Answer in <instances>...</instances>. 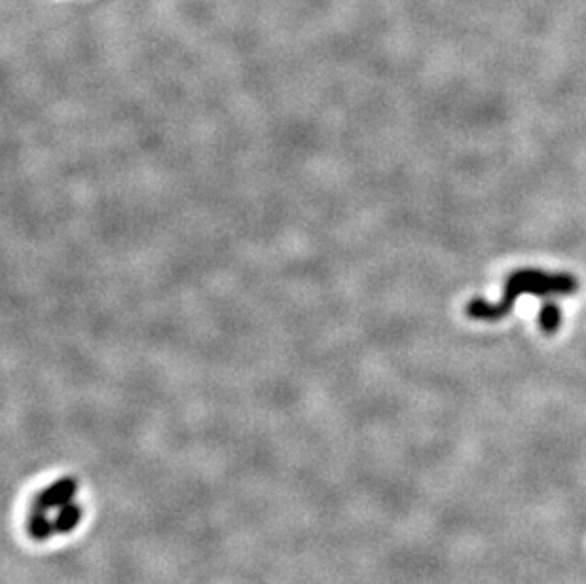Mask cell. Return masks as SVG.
Segmentation results:
<instances>
[{
    "mask_svg": "<svg viewBox=\"0 0 586 584\" xmlns=\"http://www.w3.org/2000/svg\"><path fill=\"white\" fill-rule=\"evenodd\" d=\"M579 289V281L571 274H549L543 270H518L507 277L505 291L499 302L473 300L467 306V315L478 321H497L509 315L514 302L524 296H569Z\"/></svg>",
    "mask_w": 586,
    "mask_h": 584,
    "instance_id": "obj_1",
    "label": "cell"
},
{
    "mask_svg": "<svg viewBox=\"0 0 586 584\" xmlns=\"http://www.w3.org/2000/svg\"><path fill=\"white\" fill-rule=\"evenodd\" d=\"M539 325L543 332L554 334L562 325V311L554 302H545L539 313Z\"/></svg>",
    "mask_w": 586,
    "mask_h": 584,
    "instance_id": "obj_2",
    "label": "cell"
}]
</instances>
